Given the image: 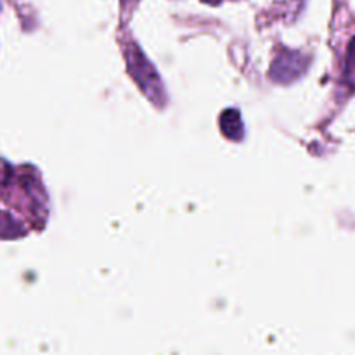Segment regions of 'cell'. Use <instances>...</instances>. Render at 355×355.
<instances>
[{
	"label": "cell",
	"instance_id": "1",
	"mask_svg": "<svg viewBox=\"0 0 355 355\" xmlns=\"http://www.w3.org/2000/svg\"><path fill=\"white\" fill-rule=\"evenodd\" d=\"M121 2H123V3H125V6H128V3L135 2V0H121Z\"/></svg>",
	"mask_w": 355,
	"mask_h": 355
},
{
	"label": "cell",
	"instance_id": "2",
	"mask_svg": "<svg viewBox=\"0 0 355 355\" xmlns=\"http://www.w3.org/2000/svg\"><path fill=\"white\" fill-rule=\"evenodd\" d=\"M354 54H355V49H354Z\"/></svg>",
	"mask_w": 355,
	"mask_h": 355
}]
</instances>
